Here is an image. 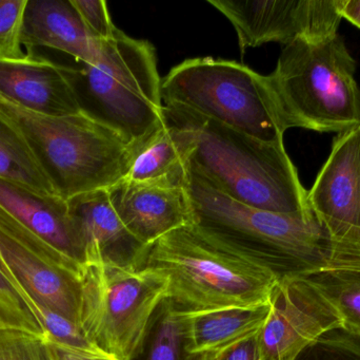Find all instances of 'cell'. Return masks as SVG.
Listing matches in <instances>:
<instances>
[{
	"label": "cell",
	"mask_w": 360,
	"mask_h": 360,
	"mask_svg": "<svg viewBox=\"0 0 360 360\" xmlns=\"http://www.w3.org/2000/svg\"><path fill=\"white\" fill-rule=\"evenodd\" d=\"M0 95L34 113H82L63 67L32 53L22 58L0 61Z\"/></svg>",
	"instance_id": "15"
},
{
	"label": "cell",
	"mask_w": 360,
	"mask_h": 360,
	"mask_svg": "<svg viewBox=\"0 0 360 360\" xmlns=\"http://www.w3.org/2000/svg\"><path fill=\"white\" fill-rule=\"evenodd\" d=\"M0 360L52 359L46 337L19 330H0Z\"/></svg>",
	"instance_id": "25"
},
{
	"label": "cell",
	"mask_w": 360,
	"mask_h": 360,
	"mask_svg": "<svg viewBox=\"0 0 360 360\" xmlns=\"http://www.w3.org/2000/svg\"><path fill=\"white\" fill-rule=\"evenodd\" d=\"M0 330H19L46 337L25 302L0 273Z\"/></svg>",
	"instance_id": "23"
},
{
	"label": "cell",
	"mask_w": 360,
	"mask_h": 360,
	"mask_svg": "<svg viewBox=\"0 0 360 360\" xmlns=\"http://www.w3.org/2000/svg\"><path fill=\"white\" fill-rule=\"evenodd\" d=\"M63 67L80 112L139 143L162 123V80L155 51L147 40L120 31L101 42L98 58L82 67Z\"/></svg>",
	"instance_id": "5"
},
{
	"label": "cell",
	"mask_w": 360,
	"mask_h": 360,
	"mask_svg": "<svg viewBox=\"0 0 360 360\" xmlns=\"http://www.w3.org/2000/svg\"><path fill=\"white\" fill-rule=\"evenodd\" d=\"M107 192L122 223L145 249L169 232L194 223L186 187L174 182L124 179Z\"/></svg>",
	"instance_id": "14"
},
{
	"label": "cell",
	"mask_w": 360,
	"mask_h": 360,
	"mask_svg": "<svg viewBox=\"0 0 360 360\" xmlns=\"http://www.w3.org/2000/svg\"><path fill=\"white\" fill-rule=\"evenodd\" d=\"M0 180L38 194L57 196L25 139L0 116Z\"/></svg>",
	"instance_id": "20"
},
{
	"label": "cell",
	"mask_w": 360,
	"mask_h": 360,
	"mask_svg": "<svg viewBox=\"0 0 360 360\" xmlns=\"http://www.w3.org/2000/svg\"><path fill=\"white\" fill-rule=\"evenodd\" d=\"M234 27L241 50L268 42H319L338 34L336 0H207Z\"/></svg>",
	"instance_id": "9"
},
{
	"label": "cell",
	"mask_w": 360,
	"mask_h": 360,
	"mask_svg": "<svg viewBox=\"0 0 360 360\" xmlns=\"http://www.w3.org/2000/svg\"><path fill=\"white\" fill-rule=\"evenodd\" d=\"M293 360H360V337L335 330L307 347Z\"/></svg>",
	"instance_id": "22"
},
{
	"label": "cell",
	"mask_w": 360,
	"mask_h": 360,
	"mask_svg": "<svg viewBox=\"0 0 360 360\" xmlns=\"http://www.w3.org/2000/svg\"><path fill=\"white\" fill-rule=\"evenodd\" d=\"M195 360H210V359H195Z\"/></svg>",
	"instance_id": "31"
},
{
	"label": "cell",
	"mask_w": 360,
	"mask_h": 360,
	"mask_svg": "<svg viewBox=\"0 0 360 360\" xmlns=\"http://www.w3.org/2000/svg\"><path fill=\"white\" fill-rule=\"evenodd\" d=\"M257 337L260 360H293L326 334L342 330L335 309L304 276H283Z\"/></svg>",
	"instance_id": "10"
},
{
	"label": "cell",
	"mask_w": 360,
	"mask_h": 360,
	"mask_svg": "<svg viewBox=\"0 0 360 360\" xmlns=\"http://www.w3.org/2000/svg\"><path fill=\"white\" fill-rule=\"evenodd\" d=\"M101 42L89 31L72 0H27L21 44L29 50L54 49L80 63H93L98 58Z\"/></svg>",
	"instance_id": "17"
},
{
	"label": "cell",
	"mask_w": 360,
	"mask_h": 360,
	"mask_svg": "<svg viewBox=\"0 0 360 360\" xmlns=\"http://www.w3.org/2000/svg\"><path fill=\"white\" fill-rule=\"evenodd\" d=\"M174 310L181 325L182 350L195 359L218 360L259 335L271 304L207 312Z\"/></svg>",
	"instance_id": "16"
},
{
	"label": "cell",
	"mask_w": 360,
	"mask_h": 360,
	"mask_svg": "<svg viewBox=\"0 0 360 360\" xmlns=\"http://www.w3.org/2000/svg\"><path fill=\"white\" fill-rule=\"evenodd\" d=\"M257 337L240 345L218 360H260Z\"/></svg>",
	"instance_id": "29"
},
{
	"label": "cell",
	"mask_w": 360,
	"mask_h": 360,
	"mask_svg": "<svg viewBox=\"0 0 360 360\" xmlns=\"http://www.w3.org/2000/svg\"><path fill=\"white\" fill-rule=\"evenodd\" d=\"M46 344L52 360H114L110 357L76 350L50 340H46Z\"/></svg>",
	"instance_id": "28"
},
{
	"label": "cell",
	"mask_w": 360,
	"mask_h": 360,
	"mask_svg": "<svg viewBox=\"0 0 360 360\" xmlns=\"http://www.w3.org/2000/svg\"><path fill=\"white\" fill-rule=\"evenodd\" d=\"M79 325L105 356L134 360L154 315L168 300L169 279L134 261L103 258L82 275Z\"/></svg>",
	"instance_id": "7"
},
{
	"label": "cell",
	"mask_w": 360,
	"mask_h": 360,
	"mask_svg": "<svg viewBox=\"0 0 360 360\" xmlns=\"http://www.w3.org/2000/svg\"><path fill=\"white\" fill-rule=\"evenodd\" d=\"M164 105L177 106L266 143L285 129L268 75L236 61L197 57L172 68L162 82Z\"/></svg>",
	"instance_id": "8"
},
{
	"label": "cell",
	"mask_w": 360,
	"mask_h": 360,
	"mask_svg": "<svg viewBox=\"0 0 360 360\" xmlns=\"http://www.w3.org/2000/svg\"><path fill=\"white\" fill-rule=\"evenodd\" d=\"M356 63L338 34L296 39L268 75L285 129L342 133L360 125Z\"/></svg>",
	"instance_id": "6"
},
{
	"label": "cell",
	"mask_w": 360,
	"mask_h": 360,
	"mask_svg": "<svg viewBox=\"0 0 360 360\" xmlns=\"http://www.w3.org/2000/svg\"><path fill=\"white\" fill-rule=\"evenodd\" d=\"M134 262L166 275L167 302L186 312L269 304L283 277L259 254L195 223L162 237Z\"/></svg>",
	"instance_id": "2"
},
{
	"label": "cell",
	"mask_w": 360,
	"mask_h": 360,
	"mask_svg": "<svg viewBox=\"0 0 360 360\" xmlns=\"http://www.w3.org/2000/svg\"><path fill=\"white\" fill-rule=\"evenodd\" d=\"M27 0H0V61L22 58L21 31Z\"/></svg>",
	"instance_id": "24"
},
{
	"label": "cell",
	"mask_w": 360,
	"mask_h": 360,
	"mask_svg": "<svg viewBox=\"0 0 360 360\" xmlns=\"http://www.w3.org/2000/svg\"><path fill=\"white\" fill-rule=\"evenodd\" d=\"M194 223L266 258L281 276L360 266V251L331 238L313 213H278L241 204L186 167Z\"/></svg>",
	"instance_id": "3"
},
{
	"label": "cell",
	"mask_w": 360,
	"mask_h": 360,
	"mask_svg": "<svg viewBox=\"0 0 360 360\" xmlns=\"http://www.w3.org/2000/svg\"><path fill=\"white\" fill-rule=\"evenodd\" d=\"M89 31L96 39L103 42L115 35L117 27L114 25L103 0H72Z\"/></svg>",
	"instance_id": "27"
},
{
	"label": "cell",
	"mask_w": 360,
	"mask_h": 360,
	"mask_svg": "<svg viewBox=\"0 0 360 360\" xmlns=\"http://www.w3.org/2000/svg\"><path fill=\"white\" fill-rule=\"evenodd\" d=\"M165 304L166 310L156 328L148 360H180L181 325L172 304L166 302Z\"/></svg>",
	"instance_id": "26"
},
{
	"label": "cell",
	"mask_w": 360,
	"mask_h": 360,
	"mask_svg": "<svg viewBox=\"0 0 360 360\" xmlns=\"http://www.w3.org/2000/svg\"><path fill=\"white\" fill-rule=\"evenodd\" d=\"M0 116L22 135L63 200L109 190L128 175L132 147L117 132L84 114L34 113L0 95Z\"/></svg>",
	"instance_id": "4"
},
{
	"label": "cell",
	"mask_w": 360,
	"mask_h": 360,
	"mask_svg": "<svg viewBox=\"0 0 360 360\" xmlns=\"http://www.w3.org/2000/svg\"><path fill=\"white\" fill-rule=\"evenodd\" d=\"M0 273L79 325L82 278L46 257L1 211Z\"/></svg>",
	"instance_id": "13"
},
{
	"label": "cell",
	"mask_w": 360,
	"mask_h": 360,
	"mask_svg": "<svg viewBox=\"0 0 360 360\" xmlns=\"http://www.w3.org/2000/svg\"><path fill=\"white\" fill-rule=\"evenodd\" d=\"M131 147L132 161L126 180L133 182L166 180L184 186L186 154L174 129L165 120L158 128Z\"/></svg>",
	"instance_id": "19"
},
{
	"label": "cell",
	"mask_w": 360,
	"mask_h": 360,
	"mask_svg": "<svg viewBox=\"0 0 360 360\" xmlns=\"http://www.w3.org/2000/svg\"><path fill=\"white\" fill-rule=\"evenodd\" d=\"M304 277L335 309L342 318V330L360 337V266Z\"/></svg>",
	"instance_id": "21"
},
{
	"label": "cell",
	"mask_w": 360,
	"mask_h": 360,
	"mask_svg": "<svg viewBox=\"0 0 360 360\" xmlns=\"http://www.w3.org/2000/svg\"><path fill=\"white\" fill-rule=\"evenodd\" d=\"M68 204L82 237L86 266L103 258L134 261L145 249L122 223L107 190L78 194Z\"/></svg>",
	"instance_id": "18"
},
{
	"label": "cell",
	"mask_w": 360,
	"mask_h": 360,
	"mask_svg": "<svg viewBox=\"0 0 360 360\" xmlns=\"http://www.w3.org/2000/svg\"><path fill=\"white\" fill-rule=\"evenodd\" d=\"M0 211L44 255L82 278L84 245L68 201L0 180Z\"/></svg>",
	"instance_id": "12"
},
{
	"label": "cell",
	"mask_w": 360,
	"mask_h": 360,
	"mask_svg": "<svg viewBox=\"0 0 360 360\" xmlns=\"http://www.w3.org/2000/svg\"><path fill=\"white\" fill-rule=\"evenodd\" d=\"M162 116L176 132L186 166L224 196L272 213H313L283 144L254 139L177 106L164 105Z\"/></svg>",
	"instance_id": "1"
},
{
	"label": "cell",
	"mask_w": 360,
	"mask_h": 360,
	"mask_svg": "<svg viewBox=\"0 0 360 360\" xmlns=\"http://www.w3.org/2000/svg\"><path fill=\"white\" fill-rule=\"evenodd\" d=\"M308 203L333 240L360 251V125L334 139Z\"/></svg>",
	"instance_id": "11"
},
{
	"label": "cell",
	"mask_w": 360,
	"mask_h": 360,
	"mask_svg": "<svg viewBox=\"0 0 360 360\" xmlns=\"http://www.w3.org/2000/svg\"><path fill=\"white\" fill-rule=\"evenodd\" d=\"M336 4L342 18H346L360 29V0H336Z\"/></svg>",
	"instance_id": "30"
}]
</instances>
